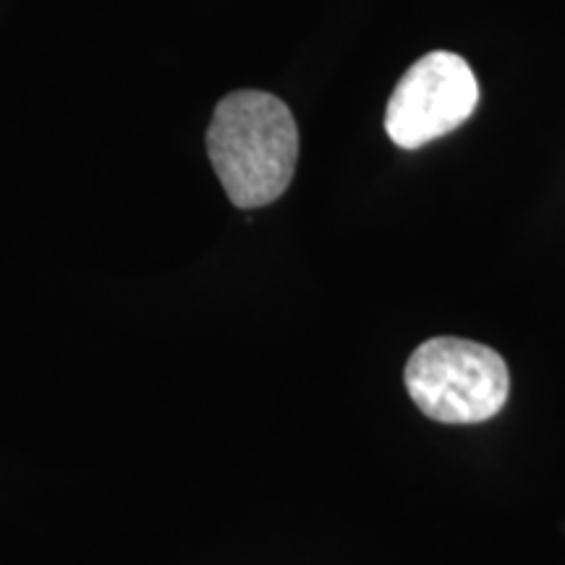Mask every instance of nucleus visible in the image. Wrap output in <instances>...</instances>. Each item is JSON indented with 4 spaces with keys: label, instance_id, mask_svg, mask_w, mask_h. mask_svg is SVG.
Here are the masks:
<instances>
[{
    "label": "nucleus",
    "instance_id": "nucleus-1",
    "mask_svg": "<svg viewBox=\"0 0 565 565\" xmlns=\"http://www.w3.org/2000/svg\"><path fill=\"white\" fill-rule=\"evenodd\" d=\"M207 154L238 210L265 207L291 186L299 162V126L291 108L270 92H231L212 113Z\"/></svg>",
    "mask_w": 565,
    "mask_h": 565
},
{
    "label": "nucleus",
    "instance_id": "nucleus-3",
    "mask_svg": "<svg viewBox=\"0 0 565 565\" xmlns=\"http://www.w3.org/2000/svg\"><path fill=\"white\" fill-rule=\"evenodd\" d=\"M479 103V82L461 55L427 53L395 84L385 110V131L401 150H419L456 131Z\"/></svg>",
    "mask_w": 565,
    "mask_h": 565
},
{
    "label": "nucleus",
    "instance_id": "nucleus-2",
    "mask_svg": "<svg viewBox=\"0 0 565 565\" xmlns=\"http://www.w3.org/2000/svg\"><path fill=\"white\" fill-rule=\"evenodd\" d=\"M406 391L416 408L443 424H479L503 412L511 374L490 345L429 338L406 362Z\"/></svg>",
    "mask_w": 565,
    "mask_h": 565
}]
</instances>
